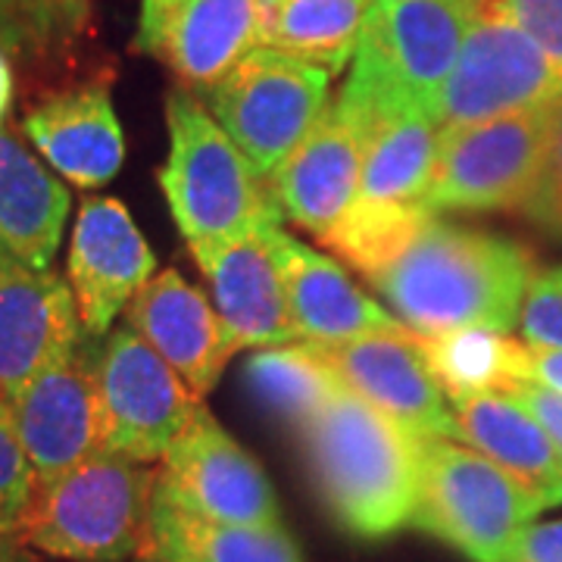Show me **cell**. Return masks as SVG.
Here are the masks:
<instances>
[{"instance_id":"obj_13","label":"cell","mask_w":562,"mask_h":562,"mask_svg":"<svg viewBox=\"0 0 562 562\" xmlns=\"http://www.w3.org/2000/svg\"><path fill=\"white\" fill-rule=\"evenodd\" d=\"M350 394L375 406L416 438L460 441L453 406L422 357L416 331L366 335L341 344H306Z\"/></svg>"},{"instance_id":"obj_29","label":"cell","mask_w":562,"mask_h":562,"mask_svg":"<svg viewBox=\"0 0 562 562\" xmlns=\"http://www.w3.org/2000/svg\"><path fill=\"white\" fill-rule=\"evenodd\" d=\"M431 216L435 213H428L422 203L357 198L341 222L328 232L325 244L335 247L344 260L353 262L369 279L401 260Z\"/></svg>"},{"instance_id":"obj_5","label":"cell","mask_w":562,"mask_h":562,"mask_svg":"<svg viewBox=\"0 0 562 562\" xmlns=\"http://www.w3.org/2000/svg\"><path fill=\"white\" fill-rule=\"evenodd\" d=\"M157 469L103 450L38 484L22 541L69 562H132L144 547Z\"/></svg>"},{"instance_id":"obj_23","label":"cell","mask_w":562,"mask_h":562,"mask_svg":"<svg viewBox=\"0 0 562 562\" xmlns=\"http://www.w3.org/2000/svg\"><path fill=\"white\" fill-rule=\"evenodd\" d=\"M69 216V191L10 128H0V254L50 269Z\"/></svg>"},{"instance_id":"obj_7","label":"cell","mask_w":562,"mask_h":562,"mask_svg":"<svg viewBox=\"0 0 562 562\" xmlns=\"http://www.w3.org/2000/svg\"><path fill=\"white\" fill-rule=\"evenodd\" d=\"M557 103L441 132L438 169L422 206L428 213H525L541 184Z\"/></svg>"},{"instance_id":"obj_35","label":"cell","mask_w":562,"mask_h":562,"mask_svg":"<svg viewBox=\"0 0 562 562\" xmlns=\"http://www.w3.org/2000/svg\"><path fill=\"white\" fill-rule=\"evenodd\" d=\"M501 562H562V519L525 525Z\"/></svg>"},{"instance_id":"obj_19","label":"cell","mask_w":562,"mask_h":562,"mask_svg":"<svg viewBox=\"0 0 562 562\" xmlns=\"http://www.w3.org/2000/svg\"><path fill=\"white\" fill-rule=\"evenodd\" d=\"M362 154L366 135L360 125L328 103L316 128L269 176L281 216L325 241L360 198Z\"/></svg>"},{"instance_id":"obj_24","label":"cell","mask_w":562,"mask_h":562,"mask_svg":"<svg viewBox=\"0 0 562 562\" xmlns=\"http://www.w3.org/2000/svg\"><path fill=\"white\" fill-rule=\"evenodd\" d=\"M132 562H303L284 528H244L194 516L154 491L150 522Z\"/></svg>"},{"instance_id":"obj_33","label":"cell","mask_w":562,"mask_h":562,"mask_svg":"<svg viewBox=\"0 0 562 562\" xmlns=\"http://www.w3.org/2000/svg\"><path fill=\"white\" fill-rule=\"evenodd\" d=\"M479 13L516 25L562 66V0H479Z\"/></svg>"},{"instance_id":"obj_34","label":"cell","mask_w":562,"mask_h":562,"mask_svg":"<svg viewBox=\"0 0 562 562\" xmlns=\"http://www.w3.org/2000/svg\"><path fill=\"white\" fill-rule=\"evenodd\" d=\"M522 216H528L543 232L562 238V98L553 116V135H550L541 184H538V194L525 206Z\"/></svg>"},{"instance_id":"obj_18","label":"cell","mask_w":562,"mask_h":562,"mask_svg":"<svg viewBox=\"0 0 562 562\" xmlns=\"http://www.w3.org/2000/svg\"><path fill=\"white\" fill-rule=\"evenodd\" d=\"M22 128L41 157L79 188H103L125 160L110 76H91L44 94L25 110Z\"/></svg>"},{"instance_id":"obj_37","label":"cell","mask_w":562,"mask_h":562,"mask_svg":"<svg viewBox=\"0 0 562 562\" xmlns=\"http://www.w3.org/2000/svg\"><path fill=\"white\" fill-rule=\"evenodd\" d=\"M522 382H535L562 394V347H531L525 344Z\"/></svg>"},{"instance_id":"obj_6","label":"cell","mask_w":562,"mask_h":562,"mask_svg":"<svg viewBox=\"0 0 562 562\" xmlns=\"http://www.w3.org/2000/svg\"><path fill=\"white\" fill-rule=\"evenodd\" d=\"M547 501L494 460L450 438H419V494L409 525L472 562H501Z\"/></svg>"},{"instance_id":"obj_30","label":"cell","mask_w":562,"mask_h":562,"mask_svg":"<svg viewBox=\"0 0 562 562\" xmlns=\"http://www.w3.org/2000/svg\"><path fill=\"white\" fill-rule=\"evenodd\" d=\"M247 379L260 401L301 425L347 391L341 379L303 341L257 350L247 362Z\"/></svg>"},{"instance_id":"obj_4","label":"cell","mask_w":562,"mask_h":562,"mask_svg":"<svg viewBox=\"0 0 562 562\" xmlns=\"http://www.w3.org/2000/svg\"><path fill=\"white\" fill-rule=\"evenodd\" d=\"M166 125L169 157L157 181L188 247L235 241L281 225L284 216L269 179L222 132L194 91L181 85L169 91Z\"/></svg>"},{"instance_id":"obj_9","label":"cell","mask_w":562,"mask_h":562,"mask_svg":"<svg viewBox=\"0 0 562 562\" xmlns=\"http://www.w3.org/2000/svg\"><path fill=\"white\" fill-rule=\"evenodd\" d=\"M94 375L101 391L103 450L144 465L166 457L203 403L128 325L106 335Z\"/></svg>"},{"instance_id":"obj_17","label":"cell","mask_w":562,"mask_h":562,"mask_svg":"<svg viewBox=\"0 0 562 562\" xmlns=\"http://www.w3.org/2000/svg\"><path fill=\"white\" fill-rule=\"evenodd\" d=\"M191 254L210 281L216 316L235 350L301 344L266 232L235 241L191 244Z\"/></svg>"},{"instance_id":"obj_15","label":"cell","mask_w":562,"mask_h":562,"mask_svg":"<svg viewBox=\"0 0 562 562\" xmlns=\"http://www.w3.org/2000/svg\"><path fill=\"white\" fill-rule=\"evenodd\" d=\"M157 257L116 198H85L69 241L66 281L76 294L81 335L101 338L154 279Z\"/></svg>"},{"instance_id":"obj_22","label":"cell","mask_w":562,"mask_h":562,"mask_svg":"<svg viewBox=\"0 0 562 562\" xmlns=\"http://www.w3.org/2000/svg\"><path fill=\"white\" fill-rule=\"evenodd\" d=\"M460 441L535 487L547 506H562V450L525 406L503 391L450 401Z\"/></svg>"},{"instance_id":"obj_20","label":"cell","mask_w":562,"mask_h":562,"mask_svg":"<svg viewBox=\"0 0 562 562\" xmlns=\"http://www.w3.org/2000/svg\"><path fill=\"white\" fill-rule=\"evenodd\" d=\"M269 247L279 262L284 297L303 344H341L366 335L409 331L375 301H369L341 266L303 247L281 225L266 228Z\"/></svg>"},{"instance_id":"obj_28","label":"cell","mask_w":562,"mask_h":562,"mask_svg":"<svg viewBox=\"0 0 562 562\" xmlns=\"http://www.w3.org/2000/svg\"><path fill=\"white\" fill-rule=\"evenodd\" d=\"M422 357L431 375L443 387L447 401L484 394V391H506L513 382H522L525 341H513L501 331L484 328H462V331H416Z\"/></svg>"},{"instance_id":"obj_1","label":"cell","mask_w":562,"mask_h":562,"mask_svg":"<svg viewBox=\"0 0 562 562\" xmlns=\"http://www.w3.org/2000/svg\"><path fill=\"white\" fill-rule=\"evenodd\" d=\"M535 269V257L519 241L431 216L401 260L369 281L419 335L462 328L509 335Z\"/></svg>"},{"instance_id":"obj_25","label":"cell","mask_w":562,"mask_h":562,"mask_svg":"<svg viewBox=\"0 0 562 562\" xmlns=\"http://www.w3.org/2000/svg\"><path fill=\"white\" fill-rule=\"evenodd\" d=\"M372 0H260V47L338 76L353 60Z\"/></svg>"},{"instance_id":"obj_31","label":"cell","mask_w":562,"mask_h":562,"mask_svg":"<svg viewBox=\"0 0 562 562\" xmlns=\"http://www.w3.org/2000/svg\"><path fill=\"white\" fill-rule=\"evenodd\" d=\"M35 484V469L22 450L10 406L0 401V528L20 531Z\"/></svg>"},{"instance_id":"obj_8","label":"cell","mask_w":562,"mask_h":562,"mask_svg":"<svg viewBox=\"0 0 562 562\" xmlns=\"http://www.w3.org/2000/svg\"><path fill=\"white\" fill-rule=\"evenodd\" d=\"M328 81L331 72L313 63L257 47L203 91V103L257 172L269 179L325 116Z\"/></svg>"},{"instance_id":"obj_38","label":"cell","mask_w":562,"mask_h":562,"mask_svg":"<svg viewBox=\"0 0 562 562\" xmlns=\"http://www.w3.org/2000/svg\"><path fill=\"white\" fill-rule=\"evenodd\" d=\"M0 562H35L32 547L22 541L20 531L0 528Z\"/></svg>"},{"instance_id":"obj_11","label":"cell","mask_w":562,"mask_h":562,"mask_svg":"<svg viewBox=\"0 0 562 562\" xmlns=\"http://www.w3.org/2000/svg\"><path fill=\"white\" fill-rule=\"evenodd\" d=\"M154 491L213 522L269 531L284 528L276 491L262 465L222 428L203 403L157 462Z\"/></svg>"},{"instance_id":"obj_21","label":"cell","mask_w":562,"mask_h":562,"mask_svg":"<svg viewBox=\"0 0 562 562\" xmlns=\"http://www.w3.org/2000/svg\"><path fill=\"white\" fill-rule=\"evenodd\" d=\"M125 325L179 372L198 401L216 387L225 362L235 353L216 306L176 269L157 272L140 288L125 310Z\"/></svg>"},{"instance_id":"obj_39","label":"cell","mask_w":562,"mask_h":562,"mask_svg":"<svg viewBox=\"0 0 562 562\" xmlns=\"http://www.w3.org/2000/svg\"><path fill=\"white\" fill-rule=\"evenodd\" d=\"M10 101H13V60L0 50V128L7 120Z\"/></svg>"},{"instance_id":"obj_16","label":"cell","mask_w":562,"mask_h":562,"mask_svg":"<svg viewBox=\"0 0 562 562\" xmlns=\"http://www.w3.org/2000/svg\"><path fill=\"white\" fill-rule=\"evenodd\" d=\"M69 281L0 254V401L10 403L50 362L79 350Z\"/></svg>"},{"instance_id":"obj_36","label":"cell","mask_w":562,"mask_h":562,"mask_svg":"<svg viewBox=\"0 0 562 562\" xmlns=\"http://www.w3.org/2000/svg\"><path fill=\"white\" fill-rule=\"evenodd\" d=\"M503 394H509L513 401L525 406L535 419L541 422V428L557 441L562 450V394L543 387L535 382H513Z\"/></svg>"},{"instance_id":"obj_32","label":"cell","mask_w":562,"mask_h":562,"mask_svg":"<svg viewBox=\"0 0 562 562\" xmlns=\"http://www.w3.org/2000/svg\"><path fill=\"white\" fill-rule=\"evenodd\" d=\"M519 331L531 347H562V262L535 269L519 316Z\"/></svg>"},{"instance_id":"obj_12","label":"cell","mask_w":562,"mask_h":562,"mask_svg":"<svg viewBox=\"0 0 562 562\" xmlns=\"http://www.w3.org/2000/svg\"><path fill=\"white\" fill-rule=\"evenodd\" d=\"M260 47V0H140L135 50L203 94Z\"/></svg>"},{"instance_id":"obj_26","label":"cell","mask_w":562,"mask_h":562,"mask_svg":"<svg viewBox=\"0 0 562 562\" xmlns=\"http://www.w3.org/2000/svg\"><path fill=\"white\" fill-rule=\"evenodd\" d=\"M441 154V128L425 113L394 116L366 132L360 198L422 203Z\"/></svg>"},{"instance_id":"obj_3","label":"cell","mask_w":562,"mask_h":562,"mask_svg":"<svg viewBox=\"0 0 562 562\" xmlns=\"http://www.w3.org/2000/svg\"><path fill=\"white\" fill-rule=\"evenodd\" d=\"M479 0H372L353 69L335 106L362 128L425 113L435 120Z\"/></svg>"},{"instance_id":"obj_14","label":"cell","mask_w":562,"mask_h":562,"mask_svg":"<svg viewBox=\"0 0 562 562\" xmlns=\"http://www.w3.org/2000/svg\"><path fill=\"white\" fill-rule=\"evenodd\" d=\"M7 406L38 484L103 453L98 375L79 350L50 362Z\"/></svg>"},{"instance_id":"obj_10","label":"cell","mask_w":562,"mask_h":562,"mask_svg":"<svg viewBox=\"0 0 562 562\" xmlns=\"http://www.w3.org/2000/svg\"><path fill=\"white\" fill-rule=\"evenodd\" d=\"M562 98V66L516 25L475 16L435 106L438 128H465Z\"/></svg>"},{"instance_id":"obj_2","label":"cell","mask_w":562,"mask_h":562,"mask_svg":"<svg viewBox=\"0 0 562 562\" xmlns=\"http://www.w3.org/2000/svg\"><path fill=\"white\" fill-rule=\"evenodd\" d=\"M310 469L331 516L357 538L409 525L419 494V438L344 391L301 425Z\"/></svg>"},{"instance_id":"obj_27","label":"cell","mask_w":562,"mask_h":562,"mask_svg":"<svg viewBox=\"0 0 562 562\" xmlns=\"http://www.w3.org/2000/svg\"><path fill=\"white\" fill-rule=\"evenodd\" d=\"M91 0H0V50L32 76H57L91 35Z\"/></svg>"}]
</instances>
